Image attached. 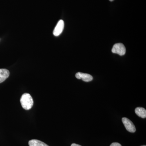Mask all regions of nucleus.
<instances>
[{"label": "nucleus", "instance_id": "nucleus-6", "mask_svg": "<svg viewBox=\"0 0 146 146\" xmlns=\"http://www.w3.org/2000/svg\"><path fill=\"white\" fill-rule=\"evenodd\" d=\"M9 71L6 69H0V83L5 81L9 76Z\"/></svg>", "mask_w": 146, "mask_h": 146}, {"label": "nucleus", "instance_id": "nucleus-2", "mask_svg": "<svg viewBox=\"0 0 146 146\" xmlns=\"http://www.w3.org/2000/svg\"><path fill=\"white\" fill-rule=\"evenodd\" d=\"M112 52L113 53L123 56L126 53L125 47L122 43H117L113 46Z\"/></svg>", "mask_w": 146, "mask_h": 146}, {"label": "nucleus", "instance_id": "nucleus-1", "mask_svg": "<svg viewBox=\"0 0 146 146\" xmlns=\"http://www.w3.org/2000/svg\"><path fill=\"white\" fill-rule=\"evenodd\" d=\"M20 102L23 108L27 110L31 109L34 103L31 95L28 93H25L22 95Z\"/></svg>", "mask_w": 146, "mask_h": 146}, {"label": "nucleus", "instance_id": "nucleus-9", "mask_svg": "<svg viewBox=\"0 0 146 146\" xmlns=\"http://www.w3.org/2000/svg\"><path fill=\"white\" fill-rule=\"evenodd\" d=\"M110 146H122L121 144L118 143H113L110 145Z\"/></svg>", "mask_w": 146, "mask_h": 146}, {"label": "nucleus", "instance_id": "nucleus-3", "mask_svg": "<svg viewBox=\"0 0 146 146\" xmlns=\"http://www.w3.org/2000/svg\"><path fill=\"white\" fill-rule=\"evenodd\" d=\"M122 121L124 125L127 130L131 133H134L136 131V129L133 123L130 120L126 117H123L122 119Z\"/></svg>", "mask_w": 146, "mask_h": 146}, {"label": "nucleus", "instance_id": "nucleus-11", "mask_svg": "<svg viewBox=\"0 0 146 146\" xmlns=\"http://www.w3.org/2000/svg\"><path fill=\"white\" fill-rule=\"evenodd\" d=\"M110 1H114V0H109Z\"/></svg>", "mask_w": 146, "mask_h": 146}, {"label": "nucleus", "instance_id": "nucleus-7", "mask_svg": "<svg viewBox=\"0 0 146 146\" xmlns=\"http://www.w3.org/2000/svg\"><path fill=\"white\" fill-rule=\"evenodd\" d=\"M29 146H49L44 142L36 139L29 141Z\"/></svg>", "mask_w": 146, "mask_h": 146}, {"label": "nucleus", "instance_id": "nucleus-10", "mask_svg": "<svg viewBox=\"0 0 146 146\" xmlns=\"http://www.w3.org/2000/svg\"><path fill=\"white\" fill-rule=\"evenodd\" d=\"M71 146H81V145H78V144H75V143H73L71 145Z\"/></svg>", "mask_w": 146, "mask_h": 146}, {"label": "nucleus", "instance_id": "nucleus-8", "mask_svg": "<svg viewBox=\"0 0 146 146\" xmlns=\"http://www.w3.org/2000/svg\"><path fill=\"white\" fill-rule=\"evenodd\" d=\"M135 112L136 115L139 117L142 118L146 117V110L145 108L142 107L136 108Z\"/></svg>", "mask_w": 146, "mask_h": 146}, {"label": "nucleus", "instance_id": "nucleus-4", "mask_svg": "<svg viewBox=\"0 0 146 146\" xmlns=\"http://www.w3.org/2000/svg\"><path fill=\"white\" fill-rule=\"evenodd\" d=\"M64 27V21L62 20H60L58 21L56 26L55 27L53 31L54 35L55 36H58L60 35L63 31Z\"/></svg>", "mask_w": 146, "mask_h": 146}, {"label": "nucleus", "instance_id": "nucleus-5", "mask_svg": "<svg viewBox=\"0 0 146 146\" xmlns=\"http://www.w3.org/2000/svg\"><path fill=\"white\" fill-rule=\"evenodd\" d=\"M76 77L78 79H82L83 81L89 82L92 81L93 80V77L88 74L85 73L78 72L76 74Z\"/></svg>", "mask_w": 146, "mask_h": 146}, {"label": "nucleus", "instance_id": "nucleus-12", "mask_svg": "<svg viewBox=\"0 0 146 146\" xmlns=\"http://www.w3.org/2000/svg\"><path fill=\"white\" fill-rule=\"evenodd\" d=\"M146 146V145H143V146Z\"/></svg>", "mask_w": 146, "mask_h": 146}]
</instances>
